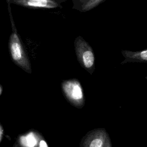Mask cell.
<instances>
[{"mask_svg": "<svg viewBox=\"0 0 147 147\" xmlns=\"http://www.w3.org/2000/svg\"><path fill=\"white\" fill-rule=\"evenodd\" d=\"M10 19L13 30L10 36L9 48L12 60L15 64L21 67L25 71L28 73H31L32 68L30 61L18 35L11 14Z\"/></svg>", "mask_w": 147, "mask_h": 147, "instance_id": "cell-2", "label": "cell"}, {"mask_svg": "<svg viewBox=\"0 0 147 147\" xmlns=\"http://www.w3.org/2000/svg\"><path fill=\"white\" fill-rule=\"evenodd\" d=\"M103 147H112L111 146V141H110V139L109 136L107 137V138L106 140V141H105V143L104 144Z\"/></svg>", "mask_w": 147, "mask_h": 147, "instance_id": "cell-10", "label": "cell"}, {"mask_svg": "<svg viewBox=\"0 0 147 147\" xmlns=\"http://www.w3.org/2000/svg\"><path fill=\"white\" fill-rule=\"evenodd\" d=\"M106 0H72V9L80 13H86L96 7Z\"/></svg>", "mask_w": 147, "mask_h": 147, "instance_id": "cell-7", "label": "cell"}, {"mask_svg": "<svg viewBox=\"0 0 147 147\" xmlns=\"http://www.w3.org/2000/svg\"><path fill=\"white\" fill-rule=\"evenodd\" d=\"M67 0H9L11 3L32 8H62L61 3Z\"/></svg>", "mask_w": 147, "mask_h": 147, "instance_id": "cell-5", "label": "cell"}, {"mask_svg": "<svg viewBox=\"0 0 147 147\" xmlns=\"http://www.w3.org/2000/svg\"><path fill=\"white\" fill-rule=\"evenodd\" d=\"M36 147H48V145L44 140V138L42 137V136L38 133V142L37 144Z\"/></svg>", "mask_w": 147, "mask_h": 147, "instance_id": "cell-9", "label": "cell"}, {"mask_svg": "<svg viewBox=\"0 0 147 147\" xmlns=\"http://www.w3.org/2000/svg\"><path fill=\"white\" fill-rule=\"evenodd\" d=\"M121 54L124 60L121 62V64L128 63H147V48L137 51L122 50Z\"/></svg>", "mask_w": 147, "mask_h": 147, "instance_id": "cell-6", "label": "cell"}, {"mask_svg": "<svg viewBox=\"0 0 147 147\" xmlns=\"http://www.w3.org/2000/svg\"><path fill=\"white\" fill-rule=\"evenodd\" d=\"M38 140V133L29 132L19 137L18 143L21 147H36Z\"/></svg>", "mask_w": 147, "mask_h": 147, "instance_id": "cell-8", "label": "cell"}, {"mask_svg": "<svg viewBox=\"0 0 147 147\" xmlns=\"http://www.w3.org/2000/svg\"><path fill=\"white\" fill-rule=\"evenodd\" d=\"M13 147H21V146H20L19 143H18L17 141H16V142L14 143V145H13Z\"/></svg>", "mask_w": 147, "mask_h": 147, "instance_id": "cell-12", "label": "cell"}, {"mask_svg": "<svg viewBox=\"0 0 147 147\" xmlns=\"http://www.w3.org/2000/svg\"><path fill=\"white\" fill-rule=\"evenodd\" d=\"M1 92H2V88H1V86H0V95H1Z\"/></svg>", "mask_w": 147, "mask_h": 147, "instance_id": "cell-13", "label": "cell"}, {"mask_svg": "<svg viewBox=\"0 0 147 147\" xmlns=\"http://www.w3.org/2000/svg\"><path fill=\"white\" fill-rule=\"evenodd\" d=\"M63 94L74 106L82 108L85 102L84 91L80 81L76 78L64 80L61 84Z\"/></svg>", "mask_w": 147, "mask_h": 147, "instance_id": "cell-3", "label": "cell"}, {"mask_svg": "<svg viewBox=\"0 0 147 147\" xmlns=\"http://www.w3.org/2000/svg\"><path fill=\"white\" fill-rule=\"evenodd\" d=\"M108 136L103 128L94 129L83 138L80 147H103Z\"/></svg>", "mask_w": 147, "mask_h": 147, "instance_id": "cell-4", "label": "cell"}, {"mask_svg": "<svg viewBox=\"0 0 147 147\" xmlns=\"http://www.w3.org/2000/svg\"><path fill=\"white\" fill-rule=\"evenodd\" d=\"M3 133V129L2 126H1V123H0V141H1Z\"/></svg>", "mask_w": 147, "mask_h": 147, "instance_id": "cell-11", "label": "cell"}, {"mask_svg": "<svg viewBox=\"0 0 147 147\" xmlns=\"http://www.w3.org/2000/svg\"><path fill=\"white\" fill-rule=\"evenodd\" d=\"M74 45L78 63L88 73L92 75L95 69V57L92 47L82 36L75 38Z\"/></svg>", "mask_w": 147, "mask_h": 147, "instance_id": "cell-1", "label": "cell"}, {"mask_svg": "<svg viewBox=\"0 0 147 147\" xmlns=\"http://www.w3.org/2000/svg\"><path fill=\"white\" fill-rule=\"evenodd\" d=\"M145 79H146V80H147V75L145 76Z\"/></svg>", "mask_w": 147, "mask_h": 147, "instance_id": "cell-14", "label": "cell"}]
</instances>
